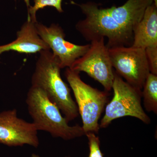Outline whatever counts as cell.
Returning <instances> with one entry per match:
<instances>
[{
	"label": "cell",
	"instance_id": "obj_1",
	"mask_svg": "<svg viewBox=\"0 0 157 157\" xmlns=\"http://www.w3.org/2000/svg\"><path fill=\"white\" fill-rule=\"evenodd\" d=\"M61 69L58 59L51 51H42L39 52L36 63L32 86L42 90L70 122L77 117L79 113L70 89L62 79Z\"/></svg>",
	"mask_w": 157,
	"mask_h": 157
},
{
	"label": "cell",
	"instance_id": "obj_2",
	"mask_svg": "<svg viewBox=\"0 0 157 157\" xmlns=\"http://www.w3.org/2000/svg\"><path fill=\"white\" fill-rule=\"evenodd\" d=\"M26 103L33 123L38 131H45L54 137L70 140L85 135L82 127L69 125L60 110L48 99L41 89L31 86L27 95Z\"/></svg>",
	"mask_w": 157,
	"mask_h": 157
},
{
	"label": "cell",
	"instance_id": "obj_3",
	"mask_svg": "<svg viewBox=\"0 0 157 157\" xmlns=\"http://www.w3.org/2000/svg\"><path fill=\"white\" fill-rule=\"evenodd\" d=\"M78 6L86 17L76 23V28L86 40L91 42L107 37L108 48L132 46L133 38L117 22L108 9H100L93 2Z\"/></svg>",
	"mask_w": 157,
	"mask_h": 157
},
{
	"label": "cell",
	"instance_id": "obj_4",
	"mask_svg": "<svg viewBox=\"0 0 157 157\" xmlns=\"http://www.w3.org/2000/svg\"><path fill=\"white\" fill-rule=\"evenodd\" d=\"M65 76L75 96L85 134L98 133L99 120L108 101L109 93L91 86L82 80L79 73L67 68Z\"/></svg>",
	"mask_w": 157,
	"mask_h": 157
},
{
	"label": "cell",
	"instance_id": "obj_5",
	"mask_svg": "<svg viewBox=\"0 0 157 157\" xmlns=\"http://www.w3.org/2000/svg\"><path fill=\"white\" fill-rule=\"evenodd\" d=\"M112 89L113 97L106 106L100 128H107L113 121L126 116L137 118L144 123H150V118L141 106L142 90L124 81L115 71Z\"/></svg>",
	"mask_w": 157,
	"mask_h": 157
},
{
	"label": "cell",
	"instance_id": "obj_6",
	"mask_svg": "<svg viewBox=\"0 0 157 157\" xmlns=\"http://www.w3.org/2000/svg\"><path fill=\"white\" fill-rule=\"evenodd\" d=\"M108 51L116 73L132 86L142 90L150 73L145 49L118 46L108 48Z\"/></svg>",
	"mask_w": 157,
	"mask_h": 157
},
{
	"label": "cell",
	"instance_id": "obj_7",
	"mask_svg": "<svg viewBox=\"0 0 157 157\" xmlns=\"http://www.w3.org/2000/svg\"><path fill=\"white\" fill-rule=\"evenodd\" d=\"M69 68L79 73L85 72L100 82L106 91L112 89L114 71L104 38L91 41L86 53L76 59Z\"/></svg>",
	"mask_w": 157,
	"mask_h": 157
},
{
	"label": "cell",
	"instance_id": "obj_8",
	"mask_svg": "<svg viewBox=\"0 0 157 157\" xmlns=\"http://www.w3.org/2000/svg\"><path fill=\"white\" fill-rule=\"evenodd\" d=\"M35 25L39 36L58 59L61 69L70 68L90 48V44L76 45L67 41L63 29L59 24L53 23L47 26L37 21Z\"/></svg>",
	"mask_w": 157,
	"mask_h": 157
},
{
	"label": "cell",
	"instance_id": "obj_9",
	"mask_svg": "<svg viewBox=\"0 0 157 157\" xmlns=\"http://www.w3.org/2000/svg\"><path fill=\"white\" fill-rule=\"evenodd\" d=\"M38 130L33 123L17 116L15 109L0 113V143L10 147L39 146Z\"/></svg>",
	"mask_w": 157,
	"mask_h": 157
},
{
	"label": "cell",
	"instance_id": "obj_10",
	"mask_svg": "<svg viewBox=\"0 0 157 157\" xmlns=\"http://www.w3.org/2000/svg\"><path fill=\"white\" fill-rule=\"evenodd\" d=\"M36 22L28 19L20 30L17 31L15 40L6 45H0V56L10 51L21 53L34 54L50 50L37 33Z\"/></svg>",
	"mask_w": 157,
	"mask_h": 157
},
{
	"label": "cell",
	"instance_id": "obj_11",
	"mask_svg": "<svg viewBox=\"0 0 157 157\" xmlns=\"http://www.w3.org/2000/svg\"><path fill=\"white\" fill-rule=\"evenodd\" d=\"M153 0H128L123 6H112L108 11L117 22L133 38V30L142 19Z\"/></svg>",
	"mask_w": 157,
	"mask_h": 157
},
{
	"label": "cell",
	"instance_id": "obj_12",
	"mask_svg": "<svg viewBox=\"0 0 157 157\" xmlns=\"http://www.w3.org/2000/svg\"><path fill=\"white\" fill-rule=\"evenodd\" d=\"M135 48L145 49L157 46V6H149L140 22L133 30V43Z\"/></svg>",
	"mask_w": 157,
	"mask_h": 157
},
{
	"label": "cell",
	"instance_id": "obj_13",
	"mask_svg": "<svg viewBox=\"0 0 157 157\" xmlns=\"http://www.w3.org/2000/svg\"><path fill=\"white\" fill-rule=\"evenodd\" d=\"M142 97L147 111L157 113V75L150 73L143 87Z\"/></svg>",
	"mask_w": 157,
	"mask_h": 157
},
{
	"label": "cell",
	"instance_id": "obj_14",
	"mask_svg": "<svg viewBox=\"0 0 157 157\" xmlns=\"http://www.w3.org/2000/svg\"><path fill=\"white\" fill-rule=\"evenodd\" d=\"M63 0H33L34 5L31 6L28 9V19H31L33 22L37 21L36 13L39 9H44L46 7H52L55 8L59 13L63 12L62 9Z\"/></svg>",
	"mask_w": 157,
	"mask_h": 157
},
{
	"label": "cell",
	"instance_id": "obj_15",
	"mask_svg": "<svg viewBox=\"0 0 157 157\" xmlns=\"http://www.w3.org/2000/svg\"><path fill=\"white\" fill-rule=\"evenodd\" d=\"M88 139L90 148L89 155L88 157H104L100 148V140L99 137L93 132H89L86 134Z\"/></svg>",
	"mask_w": 157,
	"mask_h": 157
},
{
	"label": "cell",
	"instance_id": "obj_16",
	"mask_svg": "<svg viewBox=\"0 0 157 157\" xmlns=\"http://www.w3.org/2000/svg\"><path fill=\"white\" fill-rule=\"evenodd\" d=\"M150 73L157 75V46L145 49Z\"/></svg>",
	"mask_w": 157,
	"mask_h": 157
},
{
	"label": "cell",
	"instance_id": "obj_17",
	"mask_svg": "<svg viewBox=\"0 0 157 157\" xmlns=\"http://www.w3.org/2000/svg\"><path fill=\"white\" fill-rule=\"evenodd\" d=\"M24 1L25 2L27 7L28 9L29 8L31 7L30 0H24Z\"/></svg>",
	"mask_w": 157,
	"mask_h": 157
},
{
	"label": "cell",
	"instance_id": "obj_18",
	"mask_svg": "<svg viewBox=\"0 0 157 157\" xmlns=\"http://www.w3.org/2000/svg\"><path fill=\"white\" fill-rule=\"evenodd\" d=\"M30 157H40V156L36 154H32V155H31Z\"/></svg>",
	"mask_w": 157,
	"mask_h": 157
},
{
	"label": "cell",
	"instance_id": "obj_19",
	"mask_svg": "<svg viewBox=\"0 0 157 157\" xmlns=\"http://www.w3.org/2000/svg\"><path fill=\"white\" fill-rule=\"evenodd\" d=\"M154 3H155V5L157 6V0H153Z\"/></svg>",
	"mask_w": 157,
	"mask_h": 157
}]
</instances>
